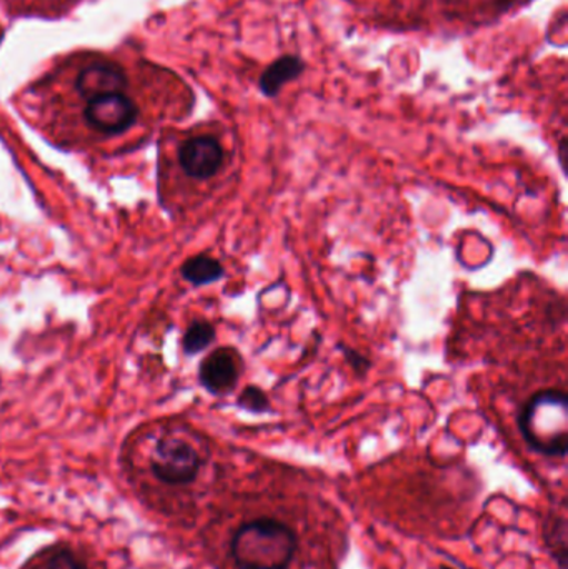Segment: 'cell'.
<instances>
[{
	"label": "cell",
	"instance_id": "cell-1",
	"mask_svg": "<svg viewBox=\"0 0 568 569\" xmlns=\"http://www.w3.org/2000/svg\"><path fill=\"white\" fill-rule=\"evenodd\" d=\"M189 97L179 77L139 53L77 50L57 57L16 102L57 149L107 160L147 146Z\"/></svg>",
	"mask_w": 568,
	"mask_h": 569
},
{
	"label": "cell",
	"instance_id": "cell-2",
	"mask_svg": "<svg viewBox=\"0 0 568 569\" xmlns=\"http://www.w3.org/2000/svg\"><path fill=\"white\" fill-rule=\"evenodd\" d=\"M129 460L150 483L163 488H186L196 483L203 457L186 430L170 423H150L133 435Z\"/></svg>",
	"mask_w": 568,
	"mask_h": 569
},
{
	"label": "cell",
	"instance_id": "cell-3",
	"mask_svg": "<svg viewBox=\"0 0 568 569\" xmlns=\"http://www.w3.org/2000/svg\"><path fill=\"white\" fill-rule=\"evenodd\" d=\"M226 149L209 132L176 133L163 137L159 153L160 199L182 182L207 183L226 166Z\"/></svg>",
	"mask_w": 568,
	"mask_h": 569
},
{
	"label": "cell",
	"instance_id": "cell-4",
	"mask_svg": "<svg viewBox=\"0 0 568 569\" xmlns=\"http://www.w3.org/2000/svg\"><path fill=\"white\" fill-rule=\"evenodd\" d=\"M296 551V531L272 518L247 521L230 538V555L239 569H287Z\"/></svg>",
	"mask_w": 568,
	"mask_h": 569
},
{
	"label": "cell",
	"instance_id": "cell-5",
	"mask_svg": "<svg viewBox=\"0 0 568 569\" xmlns=\"http://www.w3.org/2000/svg\"><path fill=\"white\" fill-rule=\"evenodd\" d=\"M524 440L537 453L564 458L568 450V398L560 390H544L524 405L519 417Z\"/></svg>",
	"mask_w": 568,
	"mask_h": 569
},
{
	"label": "cell",
	"instance_id": "cell-6",
	"mask_svg": "<svg viewBox=\"0 0 568 569\" xmlns=\"http://www.w3.org/2000/svg\"><path fill=\"white\" fill-rule=\"evenodd\" d=\"M242 360L233 348H217L200 363L199 378L209 393L229 395L239 383Z\"/></svg>",
	"mask_w": 568,
	"mask_h": 569
},
{
	"label": "cell",
	"instance_id": "cell-7",
	"mask_svg": "<svg viewBox=\"0 0 568 569\" xmlns=\"http://www.w3.org/2000/svg\"><path fill=\"white\" fill-rule=\"evenodd\" d=\"M87 0H0V7L12 17L62 19Z\"/></svg>",
	"mask_w": 568,
	"mask_h": 569
},
{
	"label": "cell",
	"instance_id": "cell-8",
	"mask_svg": "<svg viewBox=\"0 0 568 569\" xmlns=\"http://www.w3.org/2000/svg\"><path fill=\"white\" fill-rule=\"evenodd\" d=\"M302 59L296 56H283L279 60L267 67L266 72L260 76L259 89L263 96L276 97L286 83L303 72Z\"/></svg>",
	"mask_w": 568,
	"mask_h": 569
},
{
	"label": "cell",
	"instance_id": "cell-9",
	"mask_svg": "<svg viewBox=\"0 0 568 569\" xmlns=\"http://www.w3.org/2000/svg\"><path fill=\"white\" fill-rule=\"evenodd\" d=\"M182 273L186 280L200 287V284H209L222 279L223 267L212 257L199 256L183 266Z\"/></svg>",
	"mask_w": 568,
	"mask_h": 569
},
{
	"label": "cell",
	"instance_id": "cell-10",
	"mask_svg": "<svg viewBox=\"0 0 568 569\" xmlns=\"http://www.w3.org/2000/svg\"><path fill=\"white\" fill-rule=\"evenodd\" d=\"M37 569H90L87 561L70 548H50L42 555Z\"/></svg>",
	"mask_w": 568,
	"mask_h": 569
},
{
	"label": "cell",
	"instance_id": "cell-11",
	"mask_svg": "<svg viewBox=\"0 0 568 569\" xmlns=\"http://www.w3.org/2000/svg\"><path fill=\"white\" fill-rule=\"evenodd\" d=\"M216 340V328L206 320L193 321L183 337V350L189 355L206 350Z\"/></svg>",
	"mask_w": 568,
	"mask_h": 569
},
{
	"label": "cell",
	"instance_id": "cell-12",
	"mask_svg": "<svg viewBox=\"0 0 568 569\" xmlns=\"http://www.w3.org/2000/svg\"><path fill=\"white\" fill-rule=\"evenodd\" d=\"M547 545L552 548L554 557L559 560L560 568L566 569L567 560V521L564 517H556L552 527H547Z\"/></svg>",
	"mask_w": 568,
	"mask_h": 569
},
{
	"label": "cell",
	"instance_id": "cell-13",
	"mask_svg": "<svg viewBox=\"0 0 568 569\" xmlns=\"http://www.w3.org/2000/svg\"><path fill=\"white\" fill-rule=\"evenodd\" d=\"M237 405L243 408V410L256 415L270 413L272 411L266 391L260 390L259 387H253V385L252 387L243 388L242 393L237 398Z\"/></svg>",
	"mask_w": 568,
	"mask_h": 569
},
{
	"label": "cell",
	"instance_id": "cell-14",
	"mask_svg": "<svg viewBox=\"0 0 568 569\" xmlns=\"http://www.w3.org/2000/svg\"><path fill=\"white\" fill-rule=\"evenodd\" d=\"M342 351L343 357H346L347 363L350 365V367L353 368V370L357 371L359 375H366L367 370L370 368V361L369 358L363 357L360 351L352 350V348L346 347V345H342Z\"/></svg>",
	"mask_w": 568,
	"mask_h": 569
},
{
	"label": "cell",
	"instance_id": "cell-15",
	"mask_svg": "<svg viewBox=\"0 0 568 569\" xmlns=\"http://www.w3.org/2000/svg\"><path fill=\"white\" fill-rule=\"evenodd\" d=\"M2 37H3V29H2V26H0V42H2Z\"/></svg>",
	"mask_w": 568,
	"mask_h": 569
},
{
	"label": "cell",
	"instance_id": "cell-16",
	"mask_svg": "<svg viewBox=\"0 0 568 569\" xmlns=\"http://www.w3.org/2000/svg\"><path fill=\"white\" fill-rule=\"evenodd\" d=\"M440 569H454V568H449V567H446V565H444V567H440Z\"/></svg>",
	"mask_w": 568,
	"mask_h": 569
}]
</instances>
